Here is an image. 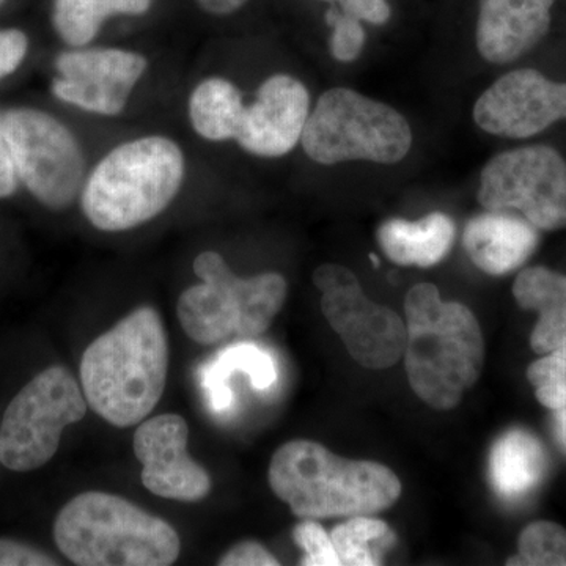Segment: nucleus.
I'll list each match as a JSON object with an SVG mask.
<instances>
[{"label":"nucleus","instance_id":"1","mask_svg":"<svg viewBox=\"0 0 566 566\" xmlns=\"http://www.w3.org/2000/svg\"><path fill=\"white\" fill-rule=\"evenodd\" d=\"M169 344L161 315L136 308L87 346L81 387L88 408L114 427L144 422L166 389Z\"/></svg>","mask_w":566,"mask_h":566},{"label":"nucleus","instance_id":"2","mask_svg":"<svg viewBox=\"0 0 566 566\" xmlns=\"http://www.w3.org/2000/svg\"><path fill=\"white\" fill-rule=\"evenodd\" d=\"M405 314L409 385L431 408H457L479 381L485 363V342L475 315L463 304L442 301L433 283L409 290Z\"/></svg>","mask_w":566,"mask_h":566},{"label":"nucleus","instance_id":"3","mask_svg":"<svg viewBox=\"0 0 566 566\" xmlns=\"http://www.w3.org/2000/svg\"><path fill=\"white\" fill-rule=\"evenodd\" d=\"M186 170L185 151L172 137L150 134L122 142L85 177L81 210L99 232H128L174 203Z\"/></svg>","mask_w":566,"mask_h":566},{"label":"nucleus","instance_id":"4","mask_svg":"<svg viewBox=\"0 0 566 566\" xmlns=\"http://www.w3.org/2000/svg\"><path fill=\"white\" fill-rule=\"evenodd\" d=\"M275 497L301 520L374 515L400 499L401 483L386 465L334 455L314 441L286 442L271 460Z\"/></svg>","mask_w":566,"mask_h":566},{"label":"nucleus","instance_id":"5","mask_svg":"<svg viewBox=\"0 0 566 566\" xmlns=\"http://www.w3.org/2000/svg\"><path fill=\"white\" fill-rule=\"evenodd\" d=\"M55 545L80 566H169L180 557L177 531L120 495L88 491L55 517Z\"/></svg>","mask_w":566,"mask_h":566},{"label":"nucleus","instance_id":"6","mask_svg":"<svg viewBox=\"0 0 566 566\" xmlns=\"http://www.w3.org/2000/svg\"><path fill=\"white\" fill-rule=\"evenodd\" d=\"M193 273L202 283L181 293L177 315L182 331L200 345H216L232 335L263 334L281 312L289 293L282 274L238 277L221 253L214 251L197 255Z\"/></svg>","mask_w":566,"mask_h":566},{"label":"nucleus","instance_id":"7","mask_svg":"<svg viewBox=\"0 0 566 566\" xmlns=\"http://www.w3.org/2000/svg\"><path fill=\"white\" fill-rule=\"evenodd\" d=\"M301 144L308 158L323 166L345 161L395 164L411 150L412 132L394 107L338 87L319 96Z\"/></svg>","mask_w":566,"mask_h":566},{"label":"nucleus","instance_id":"8","mask_svg":"<svg viewBox=\"0 0 566 566\" xmlns=\"http://www.w3.org/2000/svg\"><path fill=\"white\" fill-rule=\"evenodd\" d=\"M87 400L62 365L46 368L11 400L0 424V463L14 472L40 469L52 460L69 424L87 415Z\"/></svg>","mask_w":566,"mask_h":566},{"label":"nucleus","instance_id":"9","mask_svg":"<svg viewBox=\"0 0 566 566\" xmlns=\"http://www.w3.org/2000/svg\"><path fill=\"white\" fill-rule=\"evenodd\" d=\"M3 133L18 177L33 199L51 211L69 210L87 177L76 134L50 112L33 107L3 112Z\"/></svg>","mask_w":566,"mask_h":566},{"label":"nucleus","instance_id":"10","mask_svg":"<svg viewBox=\"0 0 566 566\" xmlns=\"http://www.w3.org/2000/svg\"><path fill=\"white\" fill-rule=\"evenodd\" d=\"M486 210L520 212L536 230L566 229V161L549 145H527L494 156L480 175Z\"/></svg>","mask_w":566,"mask_h":566},{"label":"nucleus","instance_id":"11","mask_svg":"<svg viewBox=\"0 0 566 566\" xmlns=\"http://www.w3.org/2000/svg\"><path fill=\"white\" fill-rule=\"evenodd\" d=\"M314 283L323 293L324 318L357 364L386 370L401 359L406 348L403 319L392 308L368 300L352 270L342 264H322L315 270Z\"/></svg>","mask_w":566,"mask_h":566},{"label":"nucleus","instance_id":"12","mask_svg":"<svg viewBox=\"0 0 566 566\" xmlns=\"http://www.w3.org/2000/svg\"><path fill=\"white\" fill-rule=\"evenodd\" d=\"M148 70L140 52L122 48H71L55 59L52 95L88 114L117 117Z\"/></svg>","mask_w":566,"mask_h":566},{"label":"nucleus","instance_id":"13","mask_svg":"<svg viewBox=\"0 0 566 566\" xmlns=\"http://www.w3.org/2000/svg\"><path fill=\"white\" fill-rule=\"evenodd\" d=\"M483 132L506 139H528L566 120V82L532 69L513 70L494 82L474 107Z\"/></svg>","mask_w":566,"mask_h":566},{"label":"nucleus","instance_id":"14","mask_svg":"<svg viewBox=\"0 0 566 566\" xmlns=\"http://www.w3.org/2000/svg\"><path fill=\"white\" fill-rule=\"evenodd\" d=\"M189 427L178 415L144 420L134 433V455L140 461L142 483L170 501L199 502L211 493V476L188 455Z\"/></svg>","mask_w":566,"mask_h":566},{"label":"nucleus","instance_id":"15","mask_svg":"<svg viewBox=\"0 0 566 566\" xmlns=\"http://www.w3.org/2000/svg\"><path fill=\"white\" fill-rule=\"evenodd\" d=\"M308 115L311 93L303 82L292 74H273L245 104L234 142L249 155L282 158L300 144Z\"/></svg>","mask_w":566,"mask_h":566},{"label":"nucleus","instance_id":"16","mask_svg":"<svg viewBox=\"0 0 566 566\" xmlns=\"http://www.w3.org/2000/svg\"><path fill=\"white\" fill-rule=\"evenodd\" d=\"M556 0H480L476 48L485 61L505 65L534 50L551 28Z\"/></svg>","mask_w":566,"mask_h":566},{"label":"nucleus","instance_id":"17","mask_svg":"<svg viewBox=\"0 0 566 566\" xmlns=\"http://www.w3.org/2000/svg\"><path fill=\"white\" fill-rule=\"evenodd\" d=\"M539 230L521 216L490 211L465 226L463 243L469 259L483 273H513L531 259L539 243Z\"/></svg>","mask_w":566,"mask_h":566},{"label":"nucleus","instance_id":"18","mask_svg":"<svg viewBox=\"0 0 566 566\" xmlns=\"http://www.w3.org/2000/svg\"><path fill=\"white\" fill-rule=\"evenodd\" d=\"M455 222L444 212L420 221L389 219L378 229V243L390 262L400 266L431 268L441 263L455 243Z\"/></svg>","mask_w":566,"mask_h":566},{"label":"nucleus","instance_id":"19","mask_svg":"<svg viewBox=\"0 0 566 566\" xmlns=\"http://www.w3.org/2000/svg\"><path fill=\"white\" fill-rule=\"evenodd\" d=\"M513 296L521 307L538 312L531 335L536 354L543 356L566 344V275L545 266L527 268L517 275Z\"/></svg>","mask_w":566,"mask_h":566},{"label":"nucleus","instance_id":"20","mask_svg":"<svg viewBox=\"0 0 566 566\" xmlns=\"http://www.w3.org/2000/svg\"><path fill=\"white\" fill-rule=\"evenodd\" d=\"M546 468L545 447L524 430H512L501 436L491 450V485L505 501L527 497L542 483Z\"/></svg>","mask_w":566,"mask_h":566},{"label":"nucleus","instance_id":"21","mask_svg":"<svg viewBox=\"0 0 566 566\" xmlns=\"http://www.w3.org/2000/svg\"><path fill=\"white\" fill-rule=\"evenodd\" d=\"M244 109L243 93L234 82L221 76L205 77L188 99L193 133L214 144L234 140Z\"/></svg>","mask_w":566,"mask_h":566},{"label":"nucleus","instance_id":"22","mask_svg":"<svg viewBox=\"0 0 566 566\" xmlns=\"http://www.w3.org/2000/svg\"><path fill=\"white\" fill-rule=\"evenodd\" d=\"M153 0H54L52 25L70 48H85L102 32L112 17H142Z\"/></svg>","mask_w":566,"mask_h":566},{"label":"nucleus","instance_id":"23","mask_svg":"<svg viewBox=\"0 0 566 566\" xmlns=\"http://www.w3.org/2000/svg\"><path fill=\"white\" fill-rule=\"evenodd\" d=\"M234 371H243L251 378L256 390H266L277 381V368L270 353L252 344L233 345L223 349L214 363L203 370V387L214 411H226L232 405L233 395L227 379Z\"/></svg>","mask_w":566,"mask_h":566},{"label":"nucleus","instance_id":"24","mask_svg":"<svg viewBox=\"0 0 566 566\" xmlns=\"http://www.w3.org/2000/svg\"><path fill=\"white\" fill-rule=\"evenodd\" d=\"M335 551L345 566H375L392 545L395 535L385 521L368 515L352 516L331 532Z\"/></svg>","mask_w":566,"mask_h":566},{"label":"nucleus","instance_id":"25","mask_svg":"<svg viewBox=\"0 0 566 566\" xmlns=\"http://www.w3.org/2000/svg\"><path fill=\"white\" fill-rule=\"evenodd\" d=\"M520 554L509 566H566V528L551 521H535L521 532Z\"/></svg>","mask_w":566,"mask_h":566},{"label":"nucleus","instance_id":"26","mask_svg":"<svg viewBox=\"0 0 566 566\" xmlns=\"http://www.w3.org/2000/svg\"><path fill=\"white\" fill-rule=\"evenodd\" d=\"M527 378L535 387L536 400L547 409L565 408L566 406V344L554 352L543 354L528 367Z\"/></svg>","mask_w":566,"mask_h":566},{"label":"nucleus","instance_id":"27","mask_svg":"<svg viewBox=\"0 0 566 566\" xmlns=\"http://www.w3.org/2000/svg\"><path fill=\"white\" fill-rule=\"evenodd\" d=\"M293 539L305 553L301 564L305 566L342 565L331 534H327L316 520H304L303 523L297 524L293 528Z\"/></svg>","mask_w":566,"mask_h":566},{"label":"nucleus","instance_id":"28","mask_svg":"<svg viewBox=\"0 0 566 566\" xmlns=\"http://www.w3.org/2000/svg\"><path fill=\"white\" fill-rule=\"evenodd\" d=\"M327 24L333 25L331 52L337 61L353 62L363 54L365 32L360 21L344 11L331 10L326 14Z\"/></svg>","mask_w":566,"mask_h":566},{"label":"nucleus","instance_id":"29","mask_svg":"<svg viewBox=\"0 0 566 566\" xmlns=\"http://www.w3.org/2000/svg\"><path fill=\"white\" fill-rule=\"evenodd\" d=\"M29 39L20 29L0 31V80L11 76L28 57Z\"/></svg>","mask_w":566,"mask_h":566},{"label":"nucleus","instance_id":"30","mask_svg":"<svg viewBox=\"0 0 566 566\" xmlns=\"http://www.w3.org/2000/svg\"><path fill=\"white\" fill-rule=\"evenodd\" d=\"M59 562L35 547L0 538V566H54Z\"/></svg>","mask_w":566,"mask_h":566},{"label":"nucleus","instance_id":"31","mask_svg":"<svg viewBox=\"0 0 566 566\" xmlns=\"http://www.w3.org/2000/svg\"><path fill=\"white\" fill-rule=\"evenodd\" d=\"M221 566H277L279 560L255 542H243L227 551L218 562Z\"/></svg>","mask_w":566,"mask_h":566},{"label":"nucleus","instance_id":"32","mask_svg":"<svg viewBox=\"0 0 566 566\" xmlns=\"http://www.w3.org/2000/svg\"><path fill=\"white\" fill-rule=\"evenodd\" d=\"M342 11L359 21L382 25L389 21L390 7L387 0H340Z\"/></svg>","mask_w":566,"mask_h":566},{"label":"nucleus","instance_id":"33","mask_svg":"<svg viewBox=\"0 0 566 566\" xmlns=\"http://www.w3.org/2000/svg\"><path fill=\"white\" fill-rule=\"evenodd\" d=\"M20 182L17 166L3 133V112L0 111V199H9L13 196Z\"/></svg>","mask_w":566,"mask_h":566},{"label":"nucleus","instance_id":"34","mask_svg":"<svg viewBox=\"0 0 566 566\" xmlns=\"http://www.w3.org/2000/svg\"><path fill=\"white\" fill-rule=\"evenodd\" d=\"M248 2L249 0H196L197 6L212 17H229L243 9Z\"/></svg>","mask_w":566,"mask_h":566},{"label":"nucleus","instance_id":"35","mask_svg":"<svg viewBox=\"0 0 566 566\" xmlns=\"http://www.w3.org/2000/svg\"><path fill=\"white\" fill-rule=\"evenodd\" d=\"M556 434L566 449V406L556 411Z\"/></svg>","mask_w":566,"mask_h":566},{"label":"nucleus","instance_id":"36","mask_svg":"<svg viewBox=\"0 0 566 566\" xmlns=\"http://www.w3.org/2000/svg\"><path fill=\"white\" fill-rule=\"evenodd\" d=\"M323 2H340V0H323Z\"/></svg>","mask_w":566,"mask_h":566},{"label":"nucleus","instance_id":"37","mask_svg":"<svg viewBox=\"0 0 566 566\" xmlns=\"http://www.w3.org/2000/svg\"><path fill=\"white\" fill-rule=\"evenodd\" d=\"M3 2H6V0H0V7L3 6Z\"/></svg>","mask_w":566,"mask_h":566}]
</instances>
